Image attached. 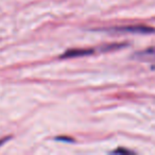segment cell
I'll list each match as a JSON object with an SVG mask.
<instances>
[{
	"instance_id": "6da1fadb",
	"label": "cell",
	"mask_w": 155,
	"mask_h": 155,
	"mask_svg": "<svg viewBox=\"0 0 155 155\" xmlns=\"http://www.w3.org/2000/svg\"><path fill=\"white\" fill-rule=\"evenodd\" d=\"M108 32H129L138 33V34H149L155 32V29L148 26H125V27H114V28L104 29Z\"/></svg>"
},
{
	"instance_id": "7a4b0ae2",
	"label": "cell",
	"mask_w": 155,
	"mask_h": 155,
	"mask_svg": "<svg viewBox=\"0 0 155 155\" xmlns=\"http://www.w3.org/2000/svg\"><path fill=\"white\" fill-rule=\"evenodd\" d=\"M94 53L93 49H71L67 50L64 54L60 56L61 58H79V56H85L91 55Z\"/></svg>"
},
{
	"instance_id": "3957f363",
	"label": "cell",
	"mask_w": 155,
	"mask_h": 155,
	"mask_svg": "<svg viewBox=\"0 0 155 155\" xmlns=\"http://www.w3.org/2000/svg\"><path fill=\"white\" fill-rule=\"evenodd\" d=\"M135 58H138V60H155V47H151L148 48L146 50H142V51L138 52V53L135 54Z\"/></svg>"
},
{
	"instance_id": "277c9868",
	"label": "cell",
	"mask_w": 155,
	"mask_h": 155,
	"mask_svg": "<svg viewBox=\"0 0 155 155\" xmlns=\"http://www.w3.org/2000/svg\"><path fill=\"white\" fill-rule=\"evenodd\" d=\"M125 44H110V45H106L102 48V51H113V50L120 49L122 47H125Z\"/></svg>"
},
{
	"instance_id": "5b68a950",
	"label": "cell",
	"mask_w": 155,
	"mask_h": 155,
	"mask_svg": "<svg viewBox=\"0 0 155 155\" xmlns=\"http://www.w3.org/2000/svg\"><path fill=\"white\" fill-rule=\"evenodd\" d=\"M112 153H114V154H122V153L130 154V153H132V152H131V151H129V150H124V149H117V150L113 151Z\"/></svg>"
},
{
	"instance_id": "8992f818",
	"label": "cell",
	"mask_w": 155,
	"mask_h": 155,
	"mask_svg": "<svg viewBox=\"0 0 155 155\" xmlns=\"http://www.w3.org/2000/svg\"><path fill=\"white\" fill-rule=\"evenodd\" d=\"M10 139V137H5V139H2V140H0V146H2L3 143H5V142H7L8 140Z\"/></svg>"
}]
</instances>
